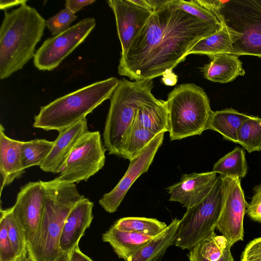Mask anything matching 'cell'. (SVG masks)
Instances as JSON below:
<instances>
[{
    "instance_id": "obj_1",
    "label": "cell",
    "mask_w": 261,
    "mask_h": 261,
    "mask_svg": "<svg viewBox=\"0 0 261 261\" xmlns=\"http://www.w3.org/2000/svg\"><path fill=\"white\" fill-rule=\"evenodd\" d=\"M153 12L118 66L120 75L130 80H152L184 61L201 39L222 25L201 20L172 4Z\"/></svg>"
},
{
    "instance_id": "obj_2",
    "label": "cell",
    "mask_w": 261,
    "mask_h": 261,
    "mask_svg": "<svg viewBox=\"0 0 261 261\" xmlns=\"http://www.w3.org/2000/svg\"><path fill=\"white\" fill-rule=\"evenodd\" d=\"M40 181L44 193L43 213L34 240L27 245V251L33 261H53L62 252L60 239L66 218L85 197L80 193L75 184L59 176Z\"/></svg>"
},
{
    "instance_id": "obj_3",
    "label": "cell",
    "mask_w": 261,
    "mask_h": 261,
    "mask_svg": "<svg viewBox=\"0 0 261 261\" xmlns=\"http://www.w3.org/2000/svg\"><path fill=\"white\" fill-rule=\"evenodd\" d=\"M46 20L26 4L5 12L0 28V79L4 80L21 69L35 56Z\"/></svg>"
},
{
    "instance_id": "obj_4",
    "label": "cell",
    "mask_w": 261,
    "mask_h": 261,
    "mask_svg": "<svg viewBox=\"0 0 261 261\" xmlns=\"http://www.w3.org/2000/svg\"><path fill=\"white\" fill-rule=\"evenodd\" d=\"M119 81L111 77L96 82L41 107L35 116L33 127L59 133L67 129L110 98Z\"/></svg>"
},
{
    "instance_id": "obj_5",
    "label": "cell",
    "mask_w": 261,
    "mask_h": 261,
    "mask_svg": "<svg viewBox=\"0 0 261 261\" xmlns=\"http://www.w3.org/2000/svg\"><path fill=\"white\" fill-rule=\"evenodd\" d=\"M231 33V54L261 58V5L258 0H200Z\"/></svg>"
},
{
    "instance_id": "obj_6",
    "label": "cell",
    "mask_w": 261,
    "mask_h": 261,
    "mask_svg": "<svg viewBox=\"0 0 261 261\" xmlns=\"http://www.w3.org/2000/svg\"><path fill=\"white\" fill-rule=\"evenodd\" d=\"M152 80L130 82L122 79L110 98L103 138L109 154L121 156V148L137 110L158 100L151 92Z\"/></svg>"
},
{
    "instance_id": "obj_7",
    "label": "cell",
    "mask_w": 261,
    "mask_h": 261,
    "mask_svg": "<svg viewBox=\"0 0 261 261\" xmlns=\"http://www.w3.org/2000/svg\"><path fill=\"white\" fill-rule=\"evenodd\" d=\"M171 141L200 135L208 129L213 111L204 91L193 84H183L171 91L166 100Z\"/></svg>"
},
{
    "instance_id": "obj_8",
    "label": "cell",
    "mask_w": 261,
    "mask_h": 261,
    "mask_svg": "<svg viewBox=\"0 0 261 261\" xmlns=\"http://www.w3.org/2000/svg\"><path fill=\"white\" fill-rule=\"evenodd\" d=\"M221 206V179L218 176L207 195L187 209L179 220L174 245L182 250H191L215 231Z\"/></svg>"
},
{
    "instance_id": "obj_9",
    "label": "cell",
    "mask_w": 261,
    "mask_h": 261,
    "mask_svg": "<svg viewBox=\"0 0 261 261\" xmlns=\"http://www.w3.org/2000/svg\"><path fill=\"white\" fill-rule=\"evenodd\" d=\"M105 149L99 131H88L68 155L59 177L71 183L87 181L105 165Z\"/></svg>"
},
{
    "instance_id": "obj_10",
    "label": "cell",
    "mask_w": 261,
    "mask_h": 261,
    "mask_svg": "<svg viewBox=\"0 0 261 261\" xmlns=\"http://www.w3.org/2000/svg\"><path fill=\"white\" fill-rule=\"evenodd\" d=\"M220 177L222 206L216 229L231 247L236 242L244 240L243 221L248 203L241 186V179L231 176Z\"/></svg>"
},
{
    "instance_id": "obj_11",
    "label": "cell",
    "mask_w": 261,
    "mask_h": 261,
    "mask_svg": "<svg viewBox=\"0 0 261 261\" xmlns=\"http://www.w3.org/2000/svg\"><path fill=\"white\" fill-rule=\"evenodd\" d=\"M95 25V19L88 17L45 40L35 53V66L42 71H50L57 67L86 39Z\"/></svg>"
},
{
    "instance_id": "obj_12",
    "label": "cell",
    "mask_w": 261,
    "mask_h": 261,
    "mask_svg": "<svg viewBox=\"0 0 261 261\" xmlns=\"http://www.w3.org/2000/svg\"><path fill=\"white\" fill-rule=\"evenodd\" d=\"M164 135V133L158 135L137 158L129 161L128 167L119 182L99 199V204L107 212H115L134 182L148 171L157 151L163 144Z\"/></svg>"
},
{
    "instance_id": "obj_13",
    "label": "cell",
    "mask_w": 261,
    "mask_h": 261,
    "mask_svg": "<svg viewBox=\"0 0 261 261\" xmlns=\"http://www.w3.org/2000/svg\"><path fill=\"white\" fill-rule=\"evenodd\" d=\"M44 193L40 181L29 182L18 193L12 213L22 227L27 245L34 240L42 218Z\"/></svg>"
},
{
    "instance_id": "obj_14",
    "label": "cell",
    "mask_w": 261,
    "mask_h": 261,
    "mask_svg": "<svg viewBox=\"0 0 261 261\" xmlns=\"http://www.w3.org/2000/svg\"><path fill=\"white\" fill-rule=\"evenodd\" d=\"M107 3L115 15L121 56H123L152 12L136 5L130 0H109Z\"/></svg>"
},
{
    "instance_id": "obj_15",
    "label": "cell",
    "mask_w": 261,
    "mask_h": 261,
    "mask_svg": "<svg viewBox=\"0 0 261 261\" xmlns=\"http://www.w3.org/2000/svg\"><path fill=\"white\" fill-rule=\"evenodd\" d=\"M213 171L183 174L180 181L167 188L169 201L178 202L189 208L209 193L217 178Z\"/></svg>"
},
{
    "instance_id": "obj_16",
    "label": "cell",
    "mask_w": 261,
    "mask_h": 261,
    "mask_svg": "<svg viewBox=\"0 0 261 261\" xmlns=\"http://www.w3.org/2000/svg\"><path fill=\"white\" fill-rule=\"evenodd\" d=\"M88 131L87 120L84 118L60 132L40 169L46 172L60 173L72 148Z\"/></svg>"
},
{
    "instance_id": "obj_17",
    "label": "cell",
    "mask_w": 261,
    "mask_h": 261,
    "mask_svg": "<svg viewBox=\"0 0 261 261\" xmlns=\"http://www.w3.org/2000/svg\"><path fill=\"white\" fill-rule=\"evenodd\" d=\"M93 203L84 197L72 208L65 221L60 239L61 252L71 250L79 244L93 219Z\"/></svg>"
},
{
    "instance_id": "obj_18",
    "label": "cell",
    "mask_w": 261,
    "mask_h": 261,
    "mask_svg": "<svg viewBox=\"0 0 261 261\" xmlns=\"http://www.w3.org/2000/svg\"><path fill=\"white\" fill-rule=\"evenodd\" d=\"M23 141L11 139L0 125V172L2 177L1 194L4 187L24 172L21 162Z\"/></svg>"
},
{
    "instance_id": "obj_19",
    "label": "cell",
    "mask_w": 261,
    "mask_h": 261,
    "mask_svg": "<svg viewBox=\"0 0 261 261\" xmlns=\"http://www.w3.org/2000/svg\"><path fill=\"white\" fill-rule=\"evenodd\" d=\"M154 237L121 231L113 225L102 234V239L111 245L118 258L125 261Z\"/></svg>"
},
{
    "instance_id": "obj_20",
    "label": "cell",
    "mask_w": 261,
    "mask_h": 261,
    "mask_svg": "<svg viewBox=\"0 0 261 261\" xmlns=\"http://www.w3.org/2000/svg\"><path fill=\"white\" fill-rule=\"evenodd\" d=\"M211 62L204 65L201 71L204 77L213 82L226 83L233 81L245 71L238 56L230 54L214 56Z\"/></svg>"
},
{
    "instance_id": "obj_21",
    "label": "cell",
    "mask_w": 261,
    "mask_h": 261,
    "mask_svg": "<svg viewBox=\"0 0 261 261\" xmlns=\"http://www.w3.org/2000/svg\"><path fill=\"white\" fill-rule=\"evenodd\" d=\"M179 220L172 219L164 231L125 261H160L168 248L174 244Z\"/></svg>"
},
{
    "instance_id": "obj_22",
    "label": "cell",
    "mask_w": 261,
    "mask_h": 261,
    "mask_svg": "<svg viewBox=\"0 0 261 261\" xmlns=\"http://www.w3.org/2000/svg\"><path fill=\"white\" fill-rule=\"evenodd\" d=\"M136 116L143 126L156 136L169 132V111L166 101L158 99L144 104L137 110Z\"/></svg>"
},
{
    "instance_id": "obj_23",
    "label": "cell",
    "mask_w": 261,
    "mask_h": 261,
    "mask_svg": "<svg viewBox=\"0 0 261 261\" xmlns=\"http://www.w3.org/2000/svg\"><path fill=\"white\" fill-rule=\"evenodd\" d=\"M249 116L232 108L216 111L212 113L208 129L217 132L224 139L237 143L239 130Z\"/></svg>"
},
{
    "instance_id": "obj_24",
    "label": "cell",
    "mask_w": 261,
    "mask_h": 261,
    "mask_svg": "<svg viewBox=\"0 0 261 261\" xmlns=\"http://www.w3.org/2000/svg\"><path fill=\"white\" fill-rule=\"evenodd\" d=\"M221 28L214 34L200 40L187 54L204 55L210 58L214 56L230 54L232 50V40L230 31L221 22Z\"/></svg>"
},
{
    "instance_id": "obj_25",
    "label": "cell",
    "mask_w": 261,
    "mask_h": 261,
    "mask_svg": "<svg viewBox=\"0 0 261 261\" xmlns=\"http://www.w3.org/2000/svg\"><path fill=\"white\" fill-rule=\"evenodd\" d=\"M156 136L141 125L135 114L123 143L121 156L129 161H133Z\"/></svg>"
},
{
    "instance_id": "obj_26",
    "label": "cell",
    "mask_w": 261,
    "mask_h": 261,
    "mask_svg": "<svg viewBox=\"0 0 261 261\" xmlns=\"http://www.w3.org/2000/svg\"><path fill=\"white\" fill-rule=\"evenodd\" d=\"M248 166L244 149L239 146L220 159L213 166L212 171L220 176H231L244 178L247 173Z\"/></svg>"
},
{
    "instance_id": "obj_27",
    "label": "cell",
    "mask_w": 261,
    "mask_h": 261,
    "mask_svg": "<svg viewBox=\"0 0 261 261\" xmlns=\"http://www.w3.org/2000/svg\"><path fill=\"white\" fill-rule=\"evenodd\" d=\"M113 225L126 232L139 233L155 237L164 231L167 225L155 218L127 217L117 220Z\"/></svg>"
},
{
    "instance_id": "obj_28",
    "label": "cell",
    "mask_w": 261,
    "mask_h": 261,
    "mask_svg": "<svg viewBox=\"0 0 261 261\" xmlns=\"http://www.w3.org/2000/svg\"><path fill=\"white\" fill-rule=\"evenodd\" d=\"M54 144V141L44 139L23 141L21 162L23 169L25 170L32 166H40L50 151Z\"/></svg>"
},
{
    "instance_id": "obj_29",
    "label": "cell",
    "mask_w": 261,
    "mask_h": 261,
    "mask_svg": "<svg viewBox=\"0 0 261 261\" xmlns=\"http://www.w3.org/2000/svg\"><path fill=\"white\" fill-rule=\"evenodd\" d=\"M237 143L249 153L261 150V118L250 115L238 134Z\"/></svg>"
},
{
    "instance_id": "obj_30",
    "label": "cell",
    "mask_w": 261,
    "mask_h": 261,
    "mask_svg": "<svg viewBox=\"0 0 261 261\" xmlns=\"http://www.w3.org/2000/svg\"><path fill=\"white\" fill-rule=\"evenodd\" d=\"M201 256L207 261H217L223 254L228 244L226 238L215 231L196 245Z\"/></svg>"
},
{
    "instance_id": "obj_31",
    "label": "cell",
    "mask_w": 261,
    "mask_h": 261,
    "mask_svg": "<svg viewBox=\"0 0 261 261\" xmlns=\"http://www.w3.org/2000/svg\"><path fill=\"white\" fill-rule=\"evenodd\" d=\"M5 219L9 238L17 256L27 250V243L22 227L14 216L11 207L1 210Z\"/></svg>"
},
{
    "instance_id": "obj_32",
    "label": "cell",
    "mask_w": 261,
    "mask_h": 261,
    "mask_svg": "<svg viewBox=\"0 0 261 261\" xmlns=\"http://www.w3.org/2000/svg\"><path fill=\"white\" fill-rule=\"evenodd\" d=\"M172 4L179 9L201 20L214 24H222L221 22L214 13L201 6L196 0L189 1L172 0Z\"/></svg>"
},
{
    "instance_id": "obj_33",
    "label": "cell",
    "mask_w": 261,
    "mask_h": 261,
    "mask_svg": "<svg viewBox=\"0 0 261 261\" xmlns=\"http://www.w3.org/2000/svg\"><path fill=\"white\" fill-rule=\"evenodd\" d=\"M77 16L65 8L46 20V25L53 36L57 35L67 30Z\"/></svg>"
},
{
    "instance_id": "obj_34",
    "label": "cell",
    "mask_w": 261,
    "mask_h": 261,
    "mask_svg": "<svg viewBox=\"0 0 261 261\" xmlns=\"http://www.w3.org/2000/svg\"><path fill=\"white\" fill-rule=\"evenodd\" d=\"M17 257L9 238L5 218L0 219V261H12Z\"/></svg>"
},
{
    "instance_id": "obj_35",
    "label": "cell",
    "mask_w": 261,
    "mask_h": 261,
    "mask_svg": "<svg viewBox=\"0 0 261 261\" xmlns=\"http://www.w3.org/2000/svg\"><path fill=\"white\" fill-rule=\"evenodd\" d=\"M251 200L247 203L246 214L252 220L261 223V182L253 189Z\"/></svg>"
},
{
    "instance_id": "obj_36",
    "label": "cell",
    "mask_w": 261,
    "mask_h": 261,
    "mask_svg": "<svg viewBox=\"0 0 261 261\" xmlns=\"http://www.w3.org/2000/svg\"><path fill=\"white\" fill-rule=\"evenodd\" d=\"M240 261H261V237L253 239L246 245Z\"/></svg>"
},
{
    "instance_id": "obj_37",
    "label": "cell",
    "mask_w": 261,
    "mask_h": 261,
    "mask_svg": "<svg viewBox=\"0 0 261 261\" xmlns=\"http://www.w3.org/2000/svg\"><path fill=\"white\" fill-rule=\"evenodd\" d=\"M230 248L228 245L222 257L217 261H234L230 252ZM188 257L189 261H207L201 256L197 246L190 250Z\"/></svg>"
},
{
    "instance_id": "obj_38",
    "label": "cell",
    "mask_w": 261,
    "mask_h": 261,
    "mask_svg": "<svg viewBox=\"0 0 261 261\" xmlns=\"http://www.w3.org/2000/svg\"><path fill=\"white\" fill-rule=\"evenodd\" d=\"M95 2V1L93 0H66L65 1V7L71 12L75 14L84 7L92 4Z\"/></svg>"
},
{
    "instance_id": "obj_39",
    "label": "cell",
    "mask_w": 261,
    "mask_h": 261,
    "mask_svg": "<svg viewBox=\"0 0 261 261\" xmlns=\"http://www.w3.org/2000/svg\"><path fill=\"white\" fill-rule=\"evenodd\" d=\"M69 261H93L91 258L83 253L80 249L79 244L71 250Z\"/></svg>"
},
{
    "instance_id": "obj_40",
    "label": "cell",
    "mask_w": 261,
    "mask_h": 261,
    "mask_svg": "<svg viewBox=\"0 0 261 261\" xmlns=\"http://www.w3.org/2000/svg\"><path fill=\"white\" fill-rule=\"evenodd\" d=\"M27 2V0H13V1H0V8L2 10H6L7 9L13 7L18 5L21 6L25 4Z\"/></svg>"
},
{
    "instance_id": "obj_41",
    "label": "cell",
    "mask_w": 261,
    "mask_h": 261,
    "mask_svg": "<svg viewBox=\"0 0 261 261\" xmlns=\"http://www.w3.org/2000/svg\"><path fill=\"white\" fill-rule=\"evenodd\" d=\"M171 1V0H147L152 9L153 12L168 5Z\"/></svg>"
},
{
    "instance_id": "obj_42",
    "label": "cell",
    "mask_w": 261,
    "mask_h": 261,
    "mask_svg": "<svg viewBox=\"0 0 261 261\" xmlns=\"http://www.w3.org/2000/svg\"><path fill=\"white\" fill-rule=\"evenodd\" d=\"M163 76L162 80L167 86H173L177 82V76L172 72V71L166 72Z\"/></svg>"
},
{
    "instance_id": "obj_43",
    "label": "cell",
    "mask_w": 261,
    "mask_h": 261,
    "mask_svg": "<svg viewBox=\"0 0 261 261\" xmlns=\"http://www.w3.org/2000/svg\"><path fill=\"white\" fill-rule=\"evenodd\" d=\"M136 5L143 9L149 10L153 13L152 9L148 4L147 0H130Z\"/></svg>"
},
{
    "instance_id": "obj_44",
    "label": "cell",
    "mask_w": 261,
    "mask_h": 261,
    "mask_svg": "<svg viewBox=\"0 0 261 261\" xmlns=\"http://www.w3.org/2000/svg\"><path fill=\"white\" fill-rule=\"evenodd\" d=\"M71 250L62 252L53 261H69Z\"/></svg>"
},
{
    "instance_id": "obj_45",
    "label": "cell",
    "mask_w": 261,
    "mask_h": 261,
    "mask_svg": "<svg viewBox=\"0 0 261 261\" xmlns=\"http://www.w3.org/2000/svg\"><path fill=\"white\" fill-rule=\"evenodd\" d=\"M28 257L27 251L22 253L21 255L17 256V257L12 261H27Z\"/></svg>"
},
{
    "instance_id": "obj_46",
    "label": "cell",
    "mask_w": 261,
    "mask_h": 261,
    "mask_svg": "<svg viewBox=\"0 0 261 261\" xmlns=\"http://www.w3.org/2000/svg\"><path fill=\"white\" fill-rule=\"evenodd\" d=\"M27 261H33L30 257H29L28 255Z\"/></svg>"
},
{
    "instance_id": "obj_47",
    "label": "cell",
    "mask_w": 261,
    "mask_h": 261,
    "mask_svg": "<svg viewBox=\"0 0 261 261\" xmlns=\"http://www.w3.org/2000/svg\"><path fill=\"white\" fill-rule=\"evenodd\" d=\"M258 2L260 4V5H261V0H258Z\"/></svg>"
}]
</instances>
